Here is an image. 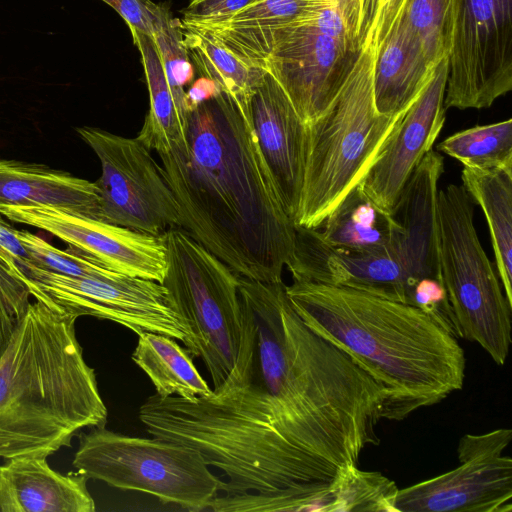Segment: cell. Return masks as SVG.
Returning <instances> with one entry per match:
<instances>
[{
	"label": "cell",
	"instance_id": "6da1fadb",
	"mask_svg": "<svg viewBox=\"0 0 512 512\" xmlns=\"http://www.w3.org/2000/svg\"><path fill=\"white\" fill-rule=\"evenodd\" d=\"M285 286L240 276L243 336L230 375L195 402L152 395L139 419L222 471L225 495L296 489L323 512L340 472L379 443L385 395L301 319Z\"/></svg>",
	"mask_w": 512,
	"mask_h": 512
},
{
	"label": "cell",
	"instance_id": "7a4b0ae2",
	"mask_svg": "<svg viewBox=\"0 0 512 512\" xmlns=\"http://www.w3.org/2000/svg\"><path fill=\"white\" fill-rule=\"evenodd\" d=\"M180 228L241 277L282 281L295 244L251 124L221 92L188 113L185 141L159 153Z\"/></svg>",
	"mask_w": 512,
	"mask_h": 512
},
{
	"label": "cell",
	"instance_id": "3957f363",
	"mask_svg": "<svg viewBox=\"0 0 512 512\" xmlns=\"http://www.w3.org/2000/svg\"><path fill=\"white\" fill-rule=\"evenodd\" d=\"M297 314L383 389L381 419L402 420L462 389L466 358L455 335L421 309L365 293L295 280Z\"/></svg>",
	"mask_w": 512,
	"mask_h": 512
},
{
	"label": "cell",
	"instance_id": "277c9868",
	"mask_svg": "<svg viewBox=\"0 0 512 512\" xmlns=\"http://www.w3.org/2000/svg\"><path fill=\"white\" fill-rule=\"evenodd\" d=\"M77 318L35 300L19 320L0 358V458L47 457L70 447L82 428L105 426Z\"/></svg>",
	"mask_w": 512,
	"mask_h": 512
},
{
	"label": "cell",
	"instance_id": "5b68a950",
	"mask_svg": "<svg viewBox=\"0 0 512 512\" xmlns=\"http://www.w3.org/2000/svg\"><path fill=\"white\" fill-rule=\"evenodd\" d=\"M374 56L375 46L369 39L333 104L306 124L304 180L296 226H321L362 181L406 111L394 115L377 111Z\"/></svg>",
	"mask_w": 512,
	"mask_h": 512
},
{
	"label": "cell",
	"instance_id": "8992f818",
	"mask_svg": "<svg viewBox=\"0 0 512 512\" xmlns=\"http://www.w3.org/2000/svg\"><path fill=\"white\" fill-rule=\"evenodd\" d=\"M437 220L441 278L455 334L503 365L511 344L512 304L478 238L472 199L462 185L439 189Z\"/></svg>",
	"mask_w": 512,
	"mask_h": 512
},
{
	"label": "cell",
	"instance_id": "52a82bcc",
	"mask_svg": "<svg viewBox=\"0 0 512 512\" xmlns=\"http://www.w3.org/2000/svg\"><path fill=\"white\" fill-rule=\"evenodd\" d=\"M167 268L162 284L190 332L214 389L232 372L243 336L240 276L182 228L165 233Z\"/></svg>",
	"mask_w": 512,
	"mask_h": 512
},
{
	"label": "cell",
	"instance_id": "ba28073f",
	"mask_svg": "<svg viewBox=\"0 0 512 512\" xmlns=\"http://www.w3.org/2000/svg\"><path fill=\"white\" fill-rule=\"evenodd\" d=\"M79 439L73 466L115 488L147 493L189 511L208 509L222 490L224 481L192 447L123 435L105 426L93 427Z\"/></svg>",
	"mask_w": 512,
	"mask_h": 512
},
{
	"label": "cell",
	"instance_id": "9c48e42d",
	"mask_svg": "<svg viewBox=\"0 0 512 512\" xmlns=\"http://www.w3.org/2000/svg\"><path fill=\"white\" fill-rule=\"evenodd\" d=\"M361 51L348 38L332 0H315L304 14L275 32L262 68L308 124L333 104Z\"/></svg>",
	"mask_w": 512,
	"mask_h": 512
},
{
	"label": "cell",
	"instance_id": "30bf717a",
	"mask_svg": "<svg viewBox=\"0 0 512 512\" xmlns=\"http://www.w3.org/2000/svg\"><path fill=\"white\" fill-rule=\"evenodd\" d=\"M30 295L45 304L80 316L116 322L132 330L154 332L181 341L192 355L194 342L174 311L167 289L154 280L117 274L72 277L30 265L22 278Z\"/></svg>",
	"mask_w": 512,
	"mask_h": 512
},
{
	"label": "cell",
	"instance_id": "8fae6325",
	"mask_svg": "<svg viewBox=\"0 0 512 512\" xmlns=\"http://www.w3.org/2000/svg\"><path fill=\"white\" fill-rule=\"evenodd\" d=\"M76 132L101 164L94 182L98 220L156 236L180 228L175 197L147 147L100 128L82 126Z\"/></svg>",
	"mask_w": 512,
	"mask_h": 512
},
{
	"label": "cell",
	"instance_id": "7c38bea8",
	"mask_svg": "<svg viewBox=\"0 0 512 512\" xmlns=\"http://www.w3.org/2000/svg\"><path fill=\"white\" fill-rule=\"evenodd\" d=\"M444 107L482 109L512 89V0H453Z\"/></svg>",
	"mask_w": 512,
	"mask_h": 512
},
{
	"label": "cell",
	"instance_id": "4fadbf2b",
	"mask_svg": "<svg viewBox=\"0 0 512 512\" xmlns=\"http://www.w3.org/2000/svg\"><path fill=\"white\" fill-rule=\"evenodd\" d=\"M512 430L466 434L459 440V465L398 490L396 512H511L512 459L503 455Z\"/></svg>",
	"mask_w": 512,
	"mask_h": 512
},
{
	"label": "cell",
	"instance_id": "5bb4252c",
	"mask_svg": "<svg viewBox=\"0 0 512 512\" xmlns=\"http://www.w3.org/2000/svg\"><path fill=\"white\" fill-rule=\"evenodd\" d=\"M0 215L44 230L115 272L159 283L165 277V235L146 234L45 205H0Z\"/></svg>",
	"mask_w": 512,
	"mask_h": 512
},
{
	"label": "cell",
	"instance_id": "9a60e30c",
	"mask_svg": "<svg viewBox=\"0 0 512 512\" xmlns=\"http://www.w3.org/2000/svg\"><path fill=\"white\" fill-rule=\"evenodd\" d=\"M286 267L295 280L351 288L410 305L399 244L369 251L346 249L327 243L318 229L295 225L294 250Z\"/></svg>",
	"mask_w": 512,
	"mask_h": 512
},
{
	"label": "cell",
	"instance_id": "2e32d148",
	"mask_svg": "<svg viewBox=\"0 0 512 512\" xmlns=\"http://www.w3.org/2000/svg\"><path fill=\"white\" fill-rule=\"evenodd\" d=\"M447 73L444 57L360 182L367 195L392 214L408 179L444 126Z\"/></svg>",
	"mask_w": 512,
	"mask_h": 512
},
{
	"label": "cell",
	"instance_id": "e0dca14e",
	"mask_svg": "<svg viewBox=\"0 0 512 512\" xmlns=\"http://www.w3.org/2000/svg\"><path fill=\"white\" fill-rule=\"evenodd\" d=\"M249 115L280 201L294 221L304 180L306 123L268 71L250 96Z\"/></svg>",
	"mask_w": 512,
	"mask_h": 512
},
{
	"label": "cell",
	"instance_id": "ac0fdd59",
	"mask_svg": "<svg viewBox=\"0 0 512 512\" xmlns=\"http://www.w3.org/2000/svg\"><path fill=\"white\" fill-rule=\"evenodd\" d=\"M443 172L444 158L431 149L411 174L393 212L403 228L399 249L410 289V305L413 289L420 280L442 282L437 200Z\"/></svg>",
	"mask_w": 512,
	"mask_h": 512
},
{
	"label": "cell",
	"instance_id": "d6986e66",
	"mask_svg": "<svg viewBox=\"0 0 512 512\" xmlns=\"http://www.w3.org/2000/svg\"><path fill=\"white\" fill-rule=\"evenodd\" d=\"M46 456H21L0 466L2 512H94L95 502L81 472L63 475Z\"/></svg>",
	"mask_w": 512,
	"mask_h": 512
},
{
	"label": "cell",
	"instance_id": "ffe728a7",
	"mask_svg": "<svg viewBox=\"0 0 512 512\" xmlns=\"http://www.w3.org/2000/svg\"><path fill=\"white\" fill-rule=\"evenodd\" d=\"M0 205H45L98 220L94 182L47 165L0 157Z\"/></svg>",
	"mask_w": 512,
	"mask_h": 512
},
{
	"label": "cell",
	"instance_id": "44dd1931",
	"mask_svg": "<svg viewBox=\"0 0 512 512\" xmlns=\"http://www.w3.org/2000/svg\"><path fill=\"white\" fill-rule=\"evenodd\" d=\"M435 66L430 64L399 13L384 40L375 47L373 94L377 111L394 115L407 109Z\"/></svg>",
	"mask_w": 512,
	"mask_h": 512
},
{
	"label": "cell",
	"instance_id": "7402d4cb",
	"mask_svg": "<svg viewBox=\"0 0 512 512\" xmlns=\"http://www.w3.org/2000/svg\"><path fill=\"white\" fill-rule=\"evenodd\" d=\"M315 0H252L227 19L182 24L211 36L244 63L263 67L275 32L304 14Z\"/></svg>",
	"mask_w": 512,
	"mask_h": 512
},
{
	"label": "cell",
	"instance_id": "603a6c76",
	"mask_svg": "<svg viewBox=\"0 0 512 512\" xmlns=\"http://www.w3.org/2000/svg\"><path fill=\"white\" fill-rule=\"evenodd\" d=\"M319 233L327 243L353 250H377L399 244L403 228L394 214L355 185L325 218Z\"/></svg>",
	"mask_w": 512,
	"mask_h": 512
},
{
	"label": "cell",
	"instance_id": "cb8c5ba5",
	"mask_svg": "<svg viewBox=\"0 0 512 512\" xmlns=\"http://www.w3.org/2000/svg\"><path fill=\"white\" fill-rule=\"evenodd\" d=\"M461 180L486 218L497 273L505 296L512 304V169L464 167Z\"/></svg>",
	"mask_w": 512,
	"mask_h": 512
},
{
	"label": "cell",
	"instance_id": "d4e9b609",
	"mask_svg": "<svg viewBox=\"0 0 512 512\" xmlns=\"http://www.w3.org/2000/svg\"><path fill=\"white\" fill-rule=\"evenodd\" d=\"M130 31L141 55L150 98L149 111L136 138L149 150L164 153L185 141L188 114L176 103L154 38L135 29Z\"/></svg>",
	"mask_w": 512,
	"mask_h": 512
},
{
	"label": "cell",
	"instance_id": "484cf974",
	"mask_svg": "<svg viewBox=\"0 0 512 512\" xmlns=\"http://www.w3.org/2000/svg\"><path fill=\"white\" fill-rule=\"evenodd\" d=\"M132 360L149 377L161 398L178 396L195 402L213 393L195 367L192 355L172 337L148 331L139 333Z\"/></svg>",
	"mask_w": 512,
	"mask_h": 512
},
{
	"label": "cell",
	"instance_id": "4316f807",
	"mask_svg": "<svg viewBox=\"0 0 512 512\" xmlns=\"http://www.w3.org/2000/svg\"><path fill=\"white\" fill-rule=\"evenodd\" d=\"M183 30V44L201 76L213 80L222 92L231 96L251 124L249 99L266 70L250 66L211 36L195 30Z\"/></svg>",
	"mask_w": 512,
	"mask_h": 512
},
{
	"label": "cell",
	"instance_id": "83f0119b",
	"mask_svg": "<svg viewBox=\"0 0 512 512\" xmlns=\"http://www.w3.org/2000/svg\"><path fill=\"white\" fill-rule=\"evenodd\" d=\"M437 149L465 168L512 169V120L456 132L439 143Z\"/></svg>",
	"mask_w": 512,
	"mask_h": 512
},
{
	"label": "cell",
	"instance_id": "f1b7e54d",
	"mask_svg": "<svg viewBox=\"0 0 512 512\" xmlns=\"http://www.w3.org/2000/svg\"><path fill=\"white\" fill-rule=\"evenodd\" d=\"M398 490L382 473L350 466L334 481L325 512H396Z\"/></svg>",
	"mask_w": 512,
	"mask_h": 512
},
{
	"label": "cell",
	"instance_id": "f546056e",
	"mask_svg": "<svg viewBox=\"0 0 512 512\" xmlns=\"http://www.w3.org/2000/svg\"><path fill=\"white\" fill-rule=\"evenodd\" d=\"M399 13L431 65L448 56L453 0H406Z\"/></svg>",
	"mask_w": 512,
	"mask_h": 512
},
{
	"label": "cell",
	"instance_id": "4dcf8cb0",
	"mask_svg": "<svg viewBox=\"0 0 512 512\" xmlns=\"http://www.w3.org/2000/svg\"><path fill=\"white\" fill-rule=\"evenodd\" d=\"M159 6L153 38L176 103L188 114L184 87L194 80V68L183 44L180 20L172 16L170 7L166 3H161Z\"/></svg>",
	"mask_w": 512,
	"mask_h": 512
},
{
	"label": "cell",
	"instance_id": "1f68e13d",
	"mask_svg": "<svg viewBox=\"0 0 512 512\" xmlns=\"http://www.w3.org/2000/svg\"><path fill=\"white\" fill-rule=\"evenodd\" d=\"M17 233L31 264L40 269L72 277H113L121 274L69 246L61 250L27 230H17Z\"/></svg>",
	"mask_w": 512,
	"mask_h": 512
},
{
	"label": "cell",
	"instance_id": "d6a6232c",
	"mask_svg": "<svg viewBox=\"0 0 512 512\" xmlns=\"http://www.w3.org/2000/svg\"><path fill=\"white\" fill-rule=\"evenodd\" d=\"M353 46L362 50L370 39L379 0H332Z\"/></svg>",
	"mask_w": 512,
	"mask_h": 512
},
{
	"label": "cell",
	"instance_id": "836d02e7",
	"mask_svg": "<svg viewBox=\"0 0 512 512\" xmlns=\"http://www.w3.org/2000/svg\"><path fill=\"white\" fill-rule=\"evenodd\" d=\"M116 10L130 29L153 37L158 21L159 4L151 0H102Z\"/></svg>",
	"mask_w": 512,
	"mask_h": 512
},
{
	"label": "cell",
	"instance_id": "e575fe53",
	"mask_svg": "<svg viewBox=\"0 0 512 512\" xmlns=\"http://www.w3.org/2000/svg\"><path fill=\"white\" fill-rule=\"evenodd\" d=\"M252 0H191L182 11V24L216 22L229 18Z\"/></svg>",
	"mask_w": 512,
	"mask_h": 512
},
{
	"label": "cell",
	"instance_id": "d590c367",
	"mask_svg": "<svg viewBox=\"0 0 512 512\" xmlns=\"http://www.w3.org/2000/svg\"><path fill=\"white\" fill-rule=\"evenodd\" d=\"M30 296L22 279L0 262V305L21 319L30 304Z\"/></svg>",
	"mask_w": 512,
	"mask_h": 512
},
{
	"label": "cell",
	"instance_id": "8d00e7d4",
	"mask_svg": "<svg viewBox=\"0 0 512 512\" xmlns=\"http://www.w3.org/2000/svg\"><path fill=\"white\" fill-rule=\"evenodd\" d=\"M0 262L18 277L30 266L29 254L21 243L17 229L0 217Z\"/></svg>",
	"mask_w": 512,
	"mask_h": 512
},
{
	"label": "cell",
	"instance_id": "74e56055",
	"mask_svg": "<svg viewBox=\"0 0 512 512\" xmlns=\"http://www.w3.org/2000/svg\"><path fill=\"white\" fill-rule=\"evenodd\" d=\"M406 0H379L370 39L378 46L386 37Z\"/></svg>",
	"mask_w": 512,
	"mask_h": 512
},
{
	"label": "cell",
	"instance_id": "f35d334b",
	"mask_svg": "<svg viewBox=\"0 0 512 512\" xmlns=\"http://www.w3.org/2000/svg\"><path fill=\"white\" fill-rule=\"evenodd\" d=\"M221 92V89L213 80L200 76L193 81L188 91L185 92L188 113L196 109L200 104L216 97Z\"/></svg>",
	"mask_w": 512,
	"mask_h": 512
},
{
	"label": "cell",
	"instance_id": "ab89813d",
	"mask_svg": "<svg viewBox=\"0 0 512 512\" xmlns=\"http://www.w3.org/2000/svg\"><path fill=\"white\" fill-rule=\"evenodd\" d=\"M19 320L0 305V358L8 346Z\"/></svg>",
	"mask_w": 512,
	"mask_h": 512
}]
</instances>
